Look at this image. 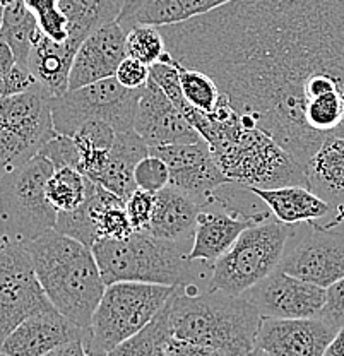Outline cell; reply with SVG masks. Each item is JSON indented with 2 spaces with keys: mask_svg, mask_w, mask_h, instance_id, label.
<instances>
[{
  "mask_svg": "<svg viewBox=\"0 0 344 356\" xmlns=\"http://www.w3.org/2000/svg\"><path fill=\"white\" fill-rule=\"evenodd\" d=\"M160 29L179 64L209 74L302 166L344 137V0H231Z\"/></svg>",
  "mask_w": 344,
  "mask_h": 356,
  "instance_id": "obj_1",
  "label": "cell"
},
{
  "mask_svg": "<svg viewBox=\"0 0 344 356\" xmlns=\"http://www.w3.org/2000/svg\"><path fill=\"white\" fill-rule=\"evenodd\" d=\"M187 120L209 144L221 172L235 184L247 188L306 187L305 172L297 159L268 132L243 124L236 111L223 120H216L194 108Z\"/></svg>",
  "mask_w": 344,
  "mask_h": 356,
  "instance_id": "obj_2",
  "label": "cell"
},
{
  "mask_svg": "<svg viewBox=\"0 0 344 356\" xmlns=\"http://www.w3.org/2000/svg\"><path fill=\"white\" fill-rule=\"evenodd\" d=\"M172 337L206 344L235 356H250L262 315L243 296L202 288L177 286L166 302Z\"/></svg>",
  "mask_w": 344,
  "mask_h": 356,
  "instance_id": "obj_3",
  "label": "cell"
},
{
  "mask_svg": "<svg viewBox=\"0 0 344 356\" xmlns=\"http://www.w3.org/2000/svg\"><path fill=\"white\" fill-rule=\"evenodd\" d=\"M26 247L51 305L88 331L106 288L92 248L55 228Z\"/></svg>",
  "mask_w": 344,
  "mask_h": 356,
  "instance_id": "obj_4",
  "label": "cell"
},
{
  "mask_svg": "<svg viewBox=\"0 0 344 356\" xmlns=\"http://www.w3.org/2000/svg\"><path fill=\"white\" fill-rule=\"evenodd\" d=\"M190 248L192 243L134 232L124 240H98L92 245V254L106 286L122 281L165 286L209 283L213 266L204 261H190Z\"/></svg>",
  "mask_w": 344,
  "mask_h": 356,
  "instance_id": "obj_5",
  "label": "cell"
},
{
  "mask_svg": "<svg viewBox=\"0 0 344 356\" xmlns=\"http://www.w3.org/2000/svg\"><path fill=\"white\" fill-rule=\"evenodd\" d=\"M175 288L132 281L108 284L84 334L88 355L106 356L118 344L139 334L160 314Z\"/></svg>",
  "mask_w": 344,
  "mask_h": 356,
  "instance_id": "obj_6",
  "label": "cell"
},
{
  "mask_svg": "<svg viewBox=\"0 0 344 356\" xmlns=\"http://www.w3.org/2000/svg\"><path fill=\"white\" fill-rule=\"evenodd\" d=\"M55 166L43 154L0 180V226L3 238L28 245L55 228L57 209L47 197Z\"/></svg>",
  "mask_w": 344,
  "mask_h": 356,
  "instance_id": "obj_7",
  "label": "cell"
},
{
  "mask_svg": "<svg viewBox=\"0 0 344 356\" xmlns=\"http://www.w3.org/2000/svg\"><path fill=\"white\" fill-rule=\"evenodd\" d=\"M291 235V225L265 220L249 226L211 269L209 288L242 296L275 273Z\"/></svg>",
  "mask_w": 344,
  "mask_h": 356,
  "instance_id": "obj_8",
  "label": "cell"
},
{
  "mask_svg": "<svg viewBox=\"0 0 344 356\" xmlns=\"http://www.w3.org/2000/svg\"><path fill=\"white\" fill-rule=\"evenodd\" d=\"M140 92L142 89L122 86L113 76L54 96L50 98V108L55 132L72 136L79 125L91 118L106 122L117 134L131 131L134 129Z\"/></svg>",
  "mask_w": 344,
  "mask_h": 356,
  "instance_id": "obj_9",
  "label": "cell"
},
{
  "mask_svg": "<svg viewBox=\"0 0 344 356\" xmlns=\"http://www.w3.org/2000/svg\"><path fill=\"white\" fill-rule=\"evenodd\" d=\"M277 269L329 288L344 277V233L313 222L291 225Z\"/></svg>",
  "mask_w": 344,
  "mask_h": 356,
  "instance_id": "obj_10",
  "label": "cell"
},
{
  "mask_svg": "<svg viewBox=\"0 0 344 356\" xmlns=\"http://www.w3.org/2000/svg\"><path fill=\"white\" fill-rule=\"evenodd\" d=\"M51 307L36 277L28 247L3 240L0 243V346L29 315Z\"/></svg>",
  "mask_w": 344,
  "mask_h": 356,
  "instance_id": "obj_11",
  "label": "cell"
},
{
  "mask_svg": "<svg viewBox=\"0 0 344 356\" xmlns=\"http://www.w3.org/2000/svg\"><path fill=\"white\" fill-rule=\"evenodd\" d=\"M271 214V211L252 213L238 207L218 188L213 200L199 213L188 259L213 266L249 226L269 220Z\"/></svg>",
  "mask_w": 344,
  "mask_h": 356,
  "instance_id": "obj_12",
  "label": "cell"
},
{
  "mask_svg": "<svg viewBox=\"0 0 344 356\" xmlns=\"http://www.w3.org/2000/svg\"><path fill=\"white\" fill-rule=\"evenodd\" d=\"M149 154L158 156L168 165L170 185L202 207L213 200L218 188L231 181L214 161L209 144L204 139L151 147Z\"/></svg>",
  "mask_w": 344,
  "mask_h": 356,
  "instance_id": "obj_13",
  "label": "cell"
},
{
  "mask_svg": "<svg viewBox=\"0 0 344 356\" xmlns=\"http://www.w3.org/2000/svg\"><path fill=\"white\" fill-rule=\"evenodd\" d=\"M243 298L269 318L319 317L325 303V288L276 269L243 293Z\"/></svg>",
  "mask_w": 344,
  "mask_h": 356,
  "instance_id": "obj_14",
  "label": "cell"
},
{
  "mask_svg": "<svg viewBox=\"0 0 344 356\" xmlns=\"http://www.w3.org/2000/svg\"><path fill=\"white\" fill-rule=\"evenodd\" d=\"M338 329L320 317L269 318L262 317L255 348L271 356H324Z\"/></svg>",
  "mask_w": 344,
  "mask_h": 356,
  "instance_id": "obj_15",
  "label": "cell"
},
{
  "mask_svg": "<svg viewBox=\"0 0 344 356\" xmlns=\"http://www.w3.org/2000/svg\"><path fill=\"white\" fill-rule=\"evenodd\" d=\"M134 131L147 143V146H170L187 144L202 139L188 124L183 113L170 102L163 89L149 77L140 92L134 118Z\"/></svg>",
  "mask_w": 344,
  "mask_h": 356,
  "instance_id": "obj_16",
  "label": "cell"
},
{
  "mask_svg": "<svg viewBox=\"0 0 344 356\" xmlns=\"http://www.w3.org/2000/svg\"><path fill=\"white\" fill-rule=\"evenodd\" d=\"M127 31L117 21L92 31L77 50L69 76V89H77L113 77L120 62L127 57Z\"/></svg>",
  "mask_w": 344,
  "mask_h": 356,
  "instance_id": "obj_17",
  "label": "cell"
},
{
  "mask_svg": "<svg viewBox=\"0 0 344 356\" xmlns=\"http://www.w3.org/2000/svg\"><path fill=\"white\" fill-rule=\"evenodd\" d=\"M86 331L77 327L55 307L36 312L21 322L3 341L6 356H43L74 339H84Z\"/></svg>",
  "mask_w": 344,
  "mask_h": 356,
  "instance_id": "obj_18",
  "label": "cell"
},
{
  "mask_svg": "<svg viewBox=\"0 0 344 356\" xmlns=\"http://www.w3.org/2000/svg\"><path fill=\"white\" fill-rule=\"evenodd\" d=\"M261 202L268 206L272 216L284 225H313L336 228L344 221V211L336 209L305 185H286L276 188H249Z\"/></svg>",
  "mask_w": 344,
  "mask_h": 356,
  "instance_id": "obj_19",
  "label": "cell"
},
{
  "mask_svg": "<svg viewBox=\"0 0 344 356\" xmlns=\"http://www.w3.org/2000/svg\"><path fill=\"white\" fill-rule=\"evenodd\" d=\"M201 209L194 199L168 185L154 194L153 216L142 232L163 240L192 243Z\"/></svg>",
  "mask_w": 344,
  "mask_h": 356,
  "instance_id": "obj_20",
  "label": "cell"
},
{
  "mask_svg": "<svg viewBox=\"0 0 344 356\" xmlns=\"http://www.w3.org/2000/svg\"><path fill=\"white\" fill-rule=\"evenodd\" d=\"M306 187L344 211V137H332L309 158L303 165Z\"/></svg>",
  "mask_w": 344,
  "mask_h": 356,
  "instance_id": "obj_21",
  "label": "cell"
},
{
  "mask_svg": "<svg viewBox=\"0 0 344 356\" xmlns=\"http://www.w3.org/2000/svg\"><path fill=\"white\" fill-rule=\"evenodd\" d=\"M77 50L79 47L76 43L69 40L64 43L54 42L43 33H40L33 44L28 69L35 76L36 83L45 89L51 98L62 96L65 91H69L70 69H72Z\"/></svg>",
  "mask_w": 344,
  "mask_h": 356,
  "instance_id": "obj_22",
  "label": "cell"
},
{
  "mask_svg": "<svg viewBox=\"0 0 344 356\" xmlns=\"http://www.w3.org/2000/svg\"><path fill=\"white\" fill-rule=\"evenodd\" d=\"M147 154L149 146L134 129L118 132L110 151L108 165L95 181L125 200L138 188L134 178L136 166Z\"/></svg>",
  "mask_w": 344,
  "mask_h": 356,
  "instance_id": "obj_23",
  "label": "cell"
},
{
  "mask_svg": "<svg viewBox=\"0 0 344 356\" xmlns=\"http://www.w3.org/2000/svg\"><path fill=\"white\" fill-rule=\"evenodd\" d=\"M79 149V172L95 181L108 165L117 132L110 124L91 118L70 136Z\"/></svg>",
  "mask_w": 344,
  "mask_h": 356,
  "instance_id": "obj_24",
  "label": "cell"
},
{
  "mask_svg": "<svg viewBox=\"0 0 344 356\" xmlns=\"http://www.w3.org/2000/svg\"><path fill=\"white\" fill-rule=\"evenodd\" d=\"M124 0H60L69 19V42L81 43L101 26L117 21Z\"/></svg>",
  "mask_w": 344,
  "mask_h": 356,
  "instance_id": "obj_25",
  "label": "cell"
},
{
  "mask_svg": "<svg viewBox=\"0 0 344 356\" xmlns=\"http://www.w3.org/2000/svg\"><path fill=\"white\" fill-rule=\"evenodd\" d=\"M42 33L35 14L28 9L24 0H16L3 7L0 42L7 43L21 65L28 67L29 54L36 38Z\"/></svg>",
  "mask_w": 344,
  "mask_h": 356,
  "instance_id": "obj_26",
  "label": "cell"
},
{
  "mask_svg": "<svg viewBox=\"0 0 344 356\" xmlns=\"http://www.w3.org/2000/svg\"><path fill=\"white\" fill-rule=\"evenodd\" d=\"M90 178L76 168H58L47 184V197L51 206L60 211H74L88 197Z\"/></svg>",
  "mask_w": 344,
  "mask_h": 356,
  "instance_id": "obj_27",
  "label": "cell"
},
{
  "mask_svg": "<svg viewBox=\"0 0 344 356\" xmlns=\"http://www.w3.org/2000/svg\"><path fill=\"white\" fill-rule=\"evenodd\" d=\"M179 70L185 99L202 113H213L223 98V92L218 88L216 81L202 70L190 69L182 64H179Z\"/></svg>",
  "mask_w": 344,
  "mask_h": 356,
  "instance_id": "obj_28",
  "label": "cell"
},
{
  "mask_svg": "<svg viewBox=\"0 0 344 356\" xmlns=\"http://www.w3.org/2000/svg\"><path fill=\"white\" fill-rule=\"evenodd\" d=\"M38 147L0 115V180L38 154Z\"/></svg>",
  "mask_w": 344,
  "mask_h": 356,
  "instance_id": "obj_29",
  "label": "cell"
},
{
  "mask_svg": "<svg viewBox=\"0 0 344 356\" xmlns=\"http://www.w3.org/2000/svg\"><path fill=\"white\" fill-rule=\"evenodd\" d=\"M127 57L140 60L146 65L160 62L166 54V42L161 29L149 24H134L125 36Z\"/></svg>",
  "mask_w": 344,
  "mask_h": 356,
  "instance_id": "obj_30",
  "label": "cell"
},
{
  "mask_svg": "<svg viewBox=\"0 0 344 356\" xmlns=\"http://www.w3.org/2000/svg\"><path fill=\"white\" fill-rule=\"evenodd\" d=\"M36 84L31 70L16 60L7 43L0 42V99L29 91Z\"/></svg>",
  "mask_w": 344,
  "mask_h": 356,
  "instance_id": "obj_31",
  "label": "cell"
},
{
  "mask_svg": "<svg viewBox=\"0 0 344 356\" xmlns=\"http://www.w3.org/2000/svg\"><path fill=\"white\" fill-rule=\"evenodd\" d=\"M35 14L40 29L45 36L58 43L67 42L69 19L60 7V0H24Z\"/></svg>",
  "mask_w": 344,
  "mask_h": 356,
  "instance_id": "obj_32",
  "label": "cell"
},
{
  "mask_svg": "<svg viewBox=\"0 0 344 356\" xmlns=\"http://www.w3.org/2000/svg\"><path fill=\"white\" fill-rule=\"evenodd\" d=\"M149 77L163 89V92L168 96L170 102L182 111L185 117V113L192 108V105L183 96L179 64H177V60L168 54V51H166L165 57H163L160 62H156V64L149 67Z\"/></svg>",
  "mask_w": 344,
  "mask_h": 356,
  "instance_id": "obj_33",
  "label": "cell"
},
{
  "mask_svg": "<svg viewBox=\"0 0 344 356\" xmlns=\"http://www.w3.org/2000/svg\"><path fill=\"white\" fill-rule=\"evenodd\" d=\"M55 229L92 248V245L98 242V235H96L95 222H92L91 218L88 197L77 209L60 211V213L57 214Z\"/></svg>",
  "mask_w": 344,
  "mask_h": 356,
  "instance_id": "obj_34",
  "label": "cell"
},
{
  "mask_svg": "<svg viewBox=\"0 0 344 356\" xmlns=\"http://www.w3.org/2000/svg\"><path fill=\"white\" fill-rule=\"evenodd\" d=\"M134 178L136 185L139 188H144V191L156 194V192L163 191V188L170 185L168 165L161 158H158V156L147 154L136 166Z\"/></svg>",
  "mask_w": 344,
  "mask_h": 356,
  "instance_id": "obj_35",
  "label": "cell"
},
{
  "mask_svg": "<svg viewBox=\"0 0 344 356\" xmlns=\"http://www.w3.org/2000/svg\"><path fill=\"white\" fill-rule=\"evenodd\" d=\"M40 154L50 159L55 170L58 168H76L79 170V149L70 136L55 134L45 146L40 149Z\"/></svg>",
  "mask_w": 344,
  "mask_h": 356,
  "instance_id": "obj_36",
  "label": "cell"
},
{
  "mask_svg": "<svg viewBox=\"0 0 344 356\" xmlns=\"http://www.w3.org/2000/svg\"><path fill=\"white\" fill-rule=\"evenodd\" d=\"M125 211H127L129 221L136 232H142L149 225L151 216L154 211V194L144 188H136L127 199H125Z\"/></svg>",
  "mask_w": 344,
  "mask_h": 356,
  "instance_id": "obj_37",
  "label": "cell"
},
{
  "mask_svg": "<svg viewBox=\"0 0 344 356\" xmlns=\"http://www.w3.org/2000/svg\"><path fill=\"white\" fill-rule=\"evenodd\" d=\"M319 317L334 329L344 327V277L325 288V303Z\"/></svg>",
  "mask_w": 344,
  "mask_h": 356,
  "instance_id": "obj_38",
  "label": "cell"
},
{
  "mask_svg": "<svg viewBox=\"0 0 344 356\" xmlns=\"http://www.w3.org/2000/svg\"><path fill=\"white\" fill-rule=\"evenodd\" d=\"M115 79L129 89H142L149 81V65L132 57H125L115 72Z\"/></svg>",
  "mask_w": 344,
  "mask_h": 356,
  "instance_id": "obj_39",
  "label": "cell"
},
{
  "mask_svg": "<svg viewBox=\"0 0 344 356\" xmlns=\"http://www.w3.org/2000/svg\"><path fill=\"white\" fill-rule=\"evenodd\" d=\"M166 353L168 356H235L228 351L218 350V348L175 339V337H170L168 344H166Z\"/></svg>",
  "mask_w": 344,
  "mask_h": 356,
  "instance_id": "obj_40",
  "label": "cell"
},
{
  "mask_svg": "<svg viewBox=\"0 0 344 356\" xmlns=\"http://www.w3.org/2000/svg\"><path fill=\"white\" fill-rule=\"evenodd\" d=\"M179 6L182 7L185 19H192V17L202 16V14L211 13V10L218 9V7L224 6V3L231 2V0H177Z\"/></svg>",
  "mask_w": 344,
  "mask_h": 356,
  "instance_id": "obj_41",
  "label": "cell"
},
{
  "mask_svg": "<svg viewBox=\"0 0 344 356\" xmlns=\"http://www.w3.org/2000/svg\"><path fill=\"white\" fill-rule=\"evenodd\" d=\"M43 356H90V355H88L86 348H84L83 339H74V341H69V343L62 344V346L55 348V350L48 351V353Z\"/></svg>",
  "mask_w": 344,
  "mask_h": 356,
  "instance_id": "obj_42",
  "label": "cell"
},
{
  "mask_svg": "<svg viewBox=\"0 0 344 356\" xmlns=\"http://www.w3.org/2000/svg\"><path fill=\"white\" fill-rule=\"evenodd\" d=\"M324 356H344V327L338 329L329 346L325 348Z\"/></svg>",
  "mask_w": 344,
  "mask_h": 356,
  "instance_id": "obj_43",
  "label": "cell"
},
{
  "mask_svg": "<svg viewBox=\"0 0 344 356\" xmlns=\"http://www.w3.org/2000/svg\"><path fill=\"white\" fill-rule=\"evenodd\" d=\"M142 2V0H124V6H122V10H120V16H118V22L125 21L129 16H131L132 13L136 10V7L139 6V3Z\"/></svg>",
  "mask_w": 344,
  "mask_h": 356,
  "instance_id": "obj_44",
  "label": "cell"
},
{
  "mask_svg": "<svg viewBox=\"0 0 344 356\" xmlns=\"http://www.w3.org/2000/svg\"><path fill=\"white\" fill-rule=\"evenodd\" d=\"M250 356H271L269 353H265V351H262V350H259V348H255V350L252 351V355Z\"/></svg>",
  "mask_w": 344,
  "mask_h": 356,
  "instance_id": "obj_45",
  "label": "cell"
},
{
  "mask_svg": "<svg viewBox=\"0 0 344 356\" xmlns=\"http://www.w3.org/2000/svg\"><path fill=\"white\" fill-rule=\"evenodd\" d=\"M13 2H16V0H0V6H9V3H13Z\"/></svg>",
  "mask_w": 344,
  "mask_h": 356,
  "instance_id": "obj_46",
  "label": "cell"
},
{
  "mask_svg": "<svg viewBox=\"0 0 344 356\" xmlns=\"http://www.w3.org/2000/svg\"><path fill=\"white\" fill-rule=\"evenodd\" d=\"M2 16H3V6H0V28H2Z\"/></svg>",
  "mask_w": 344,
  "mask_h": 356,
  "instance_id": "obj_47",
  "label": "cell"
},
{
  "mask_svg": "<svg viewBox=\"0 0 344 356\" xmlns=\"http://www.w3.org/2000/svg\"><path fill=\"white\" fill-rule=\"evenodd\" d=\"M3 240H6V238H3V233H2V226H0V243H2V242H3Z\"/></svg>",
  "mask_w": 344,
  "mask_h": 356,
  "instance_id": "obj_48",
  "label": "cell"
},
{
  "mask_svg": "<svg viewBox=\"0 0 344 356\" xmlns=\"http://www.w3.org/2000/svg\"><path fill=\"white\" fill-rule=\"evenodd\" d=\"M0 356H6V355H3V353H2V351H0Z\"/></svg>",
  "mask_w": 344,
  "mask_h": 356,
  "instance_id": "obj_49",
  "label": "cell"
}]
</instances>
